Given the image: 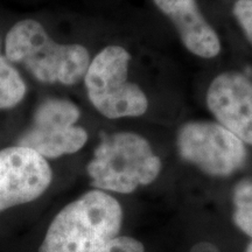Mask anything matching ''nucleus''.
Masks as SVG:
<instances>
[{"instance_id": "nucleus-15", "label": "nucleus", "mask_w": 252, "mask_h": 252, "mask_svg": "<svg viewBox=\"0 0 252 252\" xmlns=\"http://www.w3.org/2000/svg\"><path fill=\"white\" fill-rule=\"evenodd\" d=\"M245 252H252V242H251L250 244L248 245V247H247V250H245Z\"/></svg>"}, {"instance_id": "nucleus-10", "label": "nucleus", "mask_w": 252, "mask_h": 252, "mask_svg": "<svg viewBox=\"0 0 252 252\" xmlns=\"http://www.w3.org/2000/svg\"><path fill=\"white\" fill-rule=\"evenodd\" d=\"M26 94L27 83L18 67L0 54V111L17 108Z\"/></svg>"}, {"instance_id": "nucleus-5", "label": "nucleus", "mask_w": 252, "mask_h": 252, "mask_svg": "<svg viewBox=\"0 0 252 252\" xmlns=\"http://www.w3.org/2000/svg\"><path fill=\"white\" fill-rule=\"evenodd\" d=\"M80 118L81 109L76 103L49 97L34 110L31 125L17 144L35 151L47 160L80 152L89 140L88 131L77 125Z\"/></svg>"}, {"instance_id": "nucleus-12", "label": "nucleus", "mask_w": 252, "mask_h": 252, "mask_svg": "<svg viewBox=\"0 0 252 252\" xmlns=\"http://www.w3.org/2000/svg\"><path fill=\"white\" fill-rule=\"evenodd\" d=\"M232 13L252 46V0H237L232 8Z\"/></svg>"}, {"instance_id": "nucleus-6", "label": "nucleus", "mask_w": 252, "mask_h": 252, "mask_svg": "<svg viewBox=\"0 0 252 252\" xmlns=\"http://www.w3.org/2000/svg\"><path fill=\"white\" fill-rule=\"evenodd\" d=\"M176 149L182 160L213 178H228L244 166L245 144L216 122L191 121L179 128Z\"/></svg>"}, {"instance_id": "nucleus-3", "label": "nucleus", "mask_w": 252, "mask_h": 252, "mask_svg": "<svg viewBox=\"0 0 252 252\" xmlns=\"http://www.w3.org/2000/svg\"><path fill=\"white\" fill-rule=\"evenodd\" d=\"M161 169V159L149 140L130 131L104 134L87 165L94 189L117 194L153 184Z\"/></svg>"}, {"instance_id": "nucleus-9", "label": "nucleus", "mask_w": 252, "mask_h": 252, "mask_svg": "<svg viewBox=\"0 0 252 252\" xmlns=\"http://www.w3.org/2000/svg\"><path fill=\"white\" fill-rule=\"evenodd\" d=\"M154 4L174 25L179 36L189 53L197 58L210 60L222 50L219 34L214 30L196 0H153Z\"/></svg>"}, {"instance_id": "nucleus-2", "label": "nucleus", "mask_w": 252, "mask_h": 252, "mask_svg": "<svg viewBox=\"0 0 252 252\" xmlns=\"http://www.w3.org/2000/svg\"><path fill=\"white\" fill-rule=\"evenodd\" d=\"M122 224L123 208L117 198L94 188L56 214L41 252H97L117 237Z\"/></svg>"}, {"instance_id": "nucleus-16", "label": "nucleus", "mask_w": 252, "mask_h": 252, "mask_svg": "<svg viewBox=\"0 0 252 252\" xmlns=\"http://www.w3.org/2000/svg\"><path fill=\"white\" fill-rule=\"evenodd\" d=\"M0 45H1V42H0Z\"/></svg>"}, {"instance_id": "nucleus-14", "label": "nucleus", "mask_w": 252, "mask_h": 252, "mask_svg": "<svg viewBox=\"0 0 252 252\" xmlns=\"http://www.w3.org/2000/svg\"><path fill=\"white\" fill-rule=\"evenodd\" d=\"M189 252H220L219 248L210 242H200L196 243Z\"/></svg>"}, {"instance_id": "nucleus-11", "label": "nucleus", "mask_w": 252, "mask_h": 252, "mask_svg": "<svg viewBox=\"0 0 252 252\" xmlns=\"http://www.w3.org/2000/svg\"><path fill=\"white\" fill-rule=\"evenodd\" d=\"M232 220L235 225L252 238V180L239 181L232 191Z\"/></svg>"}, {"instance_id": "nucleus-8", "label": "nucleus", "mask_w": 252, "mask_h": 252, "mask_svg": "<svg viewBox=\"0 0 252 252\" xmlns=\"http://www.w3.org/2000/svg\"><path fill=\"white\" fill-rule=\"evenodd\" d=\"M206 103L216 123L252 145V81L238 71L219 74L208 87Z\"/></svg>"}, {"instance_id": "nucleus-1", "label": "nucleus", "mask_w": 252, "mask_h": 252, "mask_svg": "<svg viewBox=\"0 0 252 252\" xmlns=\"http://www.w3.org/2000/svg\"><path fill=\"white\" fill-rule=\"evenodd\" d=\"M2 55L15 67H24L40 83L67 87L83 81L91 61L86 46L58 42L34 19H24L9 28Z\"/></svg>"}, {"instance_id": "nucleus-13", "label": "nucleus", "mask_w": 252, "mask_h": 252, "mask_svg": "<svg viewBox=\"0 0 252 252\" xmlns=\"http://www.w3.org/2000/svg\"><path fill=\"white\" fill-rule=\"evenodd\" d=\"M97 252H145L144 244L130 236H117Z\"/></svg>"}, {"instance_id": "nucleus-7", "label": "nucleus", "mask_w": 252, "mask_h": 252, "mask_svg": "<svg viewBox=\"0 0 252 252\" xmlns=\"http://www.w3.org/2000/svg\"><path fill=\"white\" fill-rule=\"evenodd\" d=\"M52 181L48 160L35 151L18 144L0 150V212L37 200Z\"/></svg>"}, {"instance_id": "nucleus-4", "label": "nucleus", "mask_w": 252, "mask_h": 252, "mask_svg": "<svg viewBox=\"0 0 252 252\" xmlns=\"http://www.w3.org/2000/svg\"><path fill=\"white\" fill-rule=\"evenodd\" d=\"M132 56L119 45L104 47L91 59L83 77L94 109L108 119L144 116L150 103L144 90L128 80Z\"/></svg>"}]
</instances>
